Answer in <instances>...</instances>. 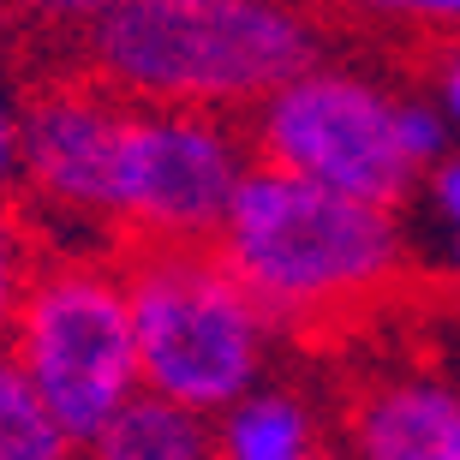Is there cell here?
Returning a JSON list of instances; mask_svg holds the SVG:
<instances>
[{
  "mask_svg": "<svg viewBox=\"0 0 460 460\" xmlns=\"http://www.w3.org/2000/svg\"><path fill=\"white\" fill-rule=\"evenodd\" d=\"M257 155L245 119L191 108H132L114 168V252L216 245Z\"/></svg>",
  "mask_w": 460,
  "mask_h": 460,
  "instance_id": "obj_6",
  "label": "cell"
},
{
  "mask_svg": "<svg viewBox=\"0 0 460 460\" xmlns=\"http://www.w3.org/2000/svg\"><path fill=\"white\" fill-rule=\"evenodd\" d=\"M317 460H347V455H317Z\"/></svg>",
  "mask_w": 460,
  "mask_h": 460,
  "instance_id": "obj_17",
  "label": "cell"
},
{
  "mask_svg": "<svg viewBox=\"0 0 460 460\" xmlns=\"http://www.w3.org/2000/svg\"><path fill=\"white\" fill-rule=\"evenodd\" d=\"M209 252L275 335L353 323L407 281V227L394 209L353 204L275 168H252Z\"/></svg>",
  "mask_w": 460,
  "mask_h": 460,
  "instance_id": "obj_2",
  "label": "cell"
},
{
  "mask_svg": "<svg viewBox=\"0 0 460 460\" xmlns=\"http://www.w3.org/2000/svg\"><path fill=\"white\" fill-rule=\"evenodd\" d=\"M72 66L132 108L245 119L329 54L323 18L281 0H102L60 13Z\"/></svg>",
  "mask_w": 460,
  "mask_h": 460,
  "instance_id": "obj_1",
  "label": "cell"
},
{
  "mask_svg": "<svg viewBox=\"0 0 460 460\" xmlns=\"http://www.w3.org/2000/svg\"><path fill=\"white\" fill-rule=\"evenodd\" d=\"M401 108L407 90H394L383 72L347 54H323L245 114V137L257 168L401 216L412 191H425V173L401 144Z\"/></svg>",
  "mask_w": 460,
  "mask_h": 460,
  "instance_id": "obj_5",
  "label": "cell"
},
{
  "mask_svg": "<svg viewBox=\"0 0 460 460\" xmlns=\"http://www.w3.org/2000/svg\"><path fill=\"white\" fill-rule=\"evenodd\" d=\"M132 102L90 72L49 66L24 84L18 114V198L42 245L114 252V168Z\"/></svg>",
  "mask_w": 460,
  "mask_h": 460,
  "instance_id": "obj_7",
  "label": "cell"
},
{
  "mask_svg": "<svg viewBox=\"0 0 460 460\" xmlns=\"http://www.w3.org/2000/svg\"><path fill=\"white\" fill-rule=\"evenodd\" d=\"M216 425V460H317L323 448V412L293 383H263L245 401L209 419Z\"/></svg>",
  "mask_w": 460,
  "mask_h": 460,
  "instance_id": "obj_9",
  "label": "cell"
},
{
  "mask_svg": "<svg viewBox=\"0 0 460 460\" xmlns=\"http://www.w3.org/2000/svg\"><path fill=\"white\" fill-rule=\"evenodd\" d=\"M0 460H84L31 376L0 353Z\"/></svg>",
  "mask_w": 460,
  "mask_h": 460,
  "instance_id": "obj_11",
  "label": "cell"
},
{
  "mask_svg": "<svg viewBox=\"0 0 460 460\" xmlns=\"http://www.w3.org/2000/svg\"><path fill=\"white\" fill-rule=\"evenodd\" d=\"M455 281H460V245H455Z\"/></svg>",
  "mask_w": 460,
  "mask_h": 460,
  "instance_id": "obj_16",
  "label": "cell"
},
{
  "mask_svg": "<svg viewBox=\"0 0 460 460\" xmlns=\"http://www.w3.org/2000/svg\"><path fill=\"white\" fill-rule=\"evenodd\" d=\"M18 114H24V84L0 60V204L18 198Z\"/></svg>",
  "mask_w": 460,
  "mask_h": 460,
  "instance_id": "obj_13",
  "label": "cell"
},
{
  "mask_svg": "<svg viewBox=\"0 0 460 460\" xmlns=\"http://www.w3.org/2000/svg\"><path fill=\"white\" fill-rule=\"evenodd\" d=\"M132 299L137 376L186 412L222 419L234 401L270 383L275 323L252 305L209 245L191 252H119Z\"/></svg>",
  "mask_w": 460,
  "mask_h": 460,
  "instance_id": "obj_3",
  "label": "cell"
},
{
  "mask_svg": "<svg viewBox=\"0 0 460 460\" xmlns=\"http://www.w3.org/2000/svg\"><path fill=\"white\" fill-rule=\"evenodd\" d=\"M6 358L31 376V389L49 401V412L84 455L96 430L144 389L119 252L49 245L6 335Z\"/></svg>",
  "mask_w": 460,
  "mask_h": 460,
  "instance_id": "obj_4",
  "label": "cell"
},
{
  "mask_svg": "<svg viewBox=\"0 0 460 460\" xmlns=\"http://www.w3.org/2000/svg\"><path fill=\"white\" fill-rule=\"evenodd\" d=\"M42 234L24 222L18 204H0V353H6V335H13L18 311H24V293H31L36 270H42Z\"/></svg>",
  "mask_w": 460,
  "mask_h": 460,
  "instance_id": "obj_12",
  "label": "cell"
},
{
  "mask_svg": "<svg viewBox=\"0 0 460 460\" xmlns=\"http://www.w3.org/2000/svg\"><path fill=\"white\" fill-rule=\"evenodd\" d=\"M425 204L437 209V222H443L448 234H455V245H460V144L425 173Z\"/></svg>",
  "mask_w": 460,
  "mask_h": 460,
  "instance_id": "obj_14",
  "label": "cell"
},
{
  "mask_svg": "<svg viewBox=\"0 0 460 460\" xmlns=\"http://www.w3.org/2000/svg\"><path fill=\"white\" fill-rule=\"evenodd\" d=\"M425 96L437 108H443V119H448V132H455V144H460V42H448V49H437V60H430V78H425Z\"/></svg>",
  "mask_w": 460,
  "mask_h": 460,
  "instance_id": "obj_15",
  "label": "cell"
},
{
  "mask_svg": "<svg viewBox=\"0 0 460 460\" xmlns=\"http://www.w3.org/2000/svg\"><path fill=\"white\" fill-rule=\"evenodd\" d=\"M347 460H460V383L376 371L347 401Z\"/></svg>",
  "mask_w": 460,
  "mask_h": 460,
  "instance_id": "obj_8",
  "label": "cell"
},
{
  "mask_svg": "<svg viewBox=\"0 0 460 460\" xmlns=\"http://www.w3.org/2000/svg\"><path fill=\"white\" fill-rule=\"evenodd\" d=\"M84 460H216V425L162 394L137 389L126 407L96 430Z\"/></svg>",
  "mask_w": 460,
  "mask_h": 460,
  "instance_id": "obj_10",
  "label": "cell"
}]
</instances>
